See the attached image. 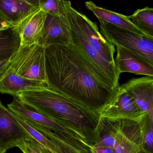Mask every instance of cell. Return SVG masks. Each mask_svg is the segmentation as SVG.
<instances>
[{
	"label": "cell",
	"mask_w": 153,
	"mask_h": 153,
	"mask_svg": "<svg viewBox=\"0 0 153 153\" xmlns=\"http://www.w3.org/2000/svg\"><path fill=\"white\" fill-rule=\"evenodd\" d=\"M45 63L49 86L100 115L116 91L92 73L71 44L46 48Z\"/></svg>",
	"instance_id": "1"
},
{
	"label": "cell",
	"mask_w": 153,
	"mask_h": 153,
	"mask_svg": "<svg viewBox=\"0 0 153 153\" xmlns=\"http://www.w3.org/2000/svg\"><path fill=\"white\" fill-rule=\"evenodd\" d=\"M76 134L88 144L96 143L101 116L47 86L20 93L16 97Z\"/></svg>",
	"instance_id": "2"
},
{
	"label": "cell",
	"mask_w": 153,
	"mask_h": 153,
	"mask_svg": "<svg viewBox=\"0 0 153 153\" xmlns=\"http://www.w3.org/2000/svg\"><path fill=\"white\" fill-rule=\"evenodd\" d=\"M65 14L68 21L72 37L71 45L85 65L106 86L116 89L121 74L116 66L104 60L89 44L78 25L71 10L72 3L63 0Z\"/></svg>",
	"instance_id": "3"
},
{
	"label": "cell",
	"mask_w": 153,
	"mask_h": 153,
	"mask_svg": "<svg viewBox=\"0 0 153 153\" xmlns=\"http://www.w3.org/2000/svg\"><path fill=\"white\" fill-rule=\"evenodd\" d=\"M99 21L100 33L107 41L115 46H119L135 53L153 65V37Z\"/></svg>",
	"instance_id": "4"
},
{
	"label": "cell",
	"mask_w": 153,
	"mask_h": 153,
	"mask_svg": "<svg viewBox=\"0 0 153 153\" xmlns=\"http://www.w3.org/2000/svg\"><path fill=\"white\" fill-rule=\"evenodd\" d=\"M45 48L39 44L25 47L20 46L11 58L10 69L24 78L48 84Z\"/></svg>",
	"instance_id": "5"
},
{
	"label": "cell",
	"mask_w": 153,
	"mask_h": 153,
	"mask_svg": "<svg viewBox=\"0 0 153 153\" xmlns=\"http://www.w3.org/2000/svg\"><path fill=\"white\" fill-rule=\"evenodd\" d=\"M145 113L137 106L122 85H119L114 97L103 109L100 116L108 119H128L138 121Z\"/></svg>",
	"instance_id": "6"
},
{
	"label": "cell",
	"mask_w": 153,
	"mask_h": 153,
	"mask_svg": "<svg viewBox=\"0 0 153 153\" xmlns=\"http://www.w3.org/2000/svg\"><path fill=\"white\" fill-rule=\"evenodd\" d=\"M71 10L89 44L104 60L116 66L114 61V54L116 52L115 45L103 36L95 22L72 6Z\"/></svg>",
	"instance_id": "7"
},
{
	"label": "cell",
	"mask_w": 153,
	"mask_h": 153,
	"mask_svg": "<svg viewBox=\"0 0 153 153\" xmlns=\"http://www.w3.org/2000/svg\"><path fill=\"white\" fill-rule=\"evenodd\" d=\"M117 144L114 153H146L143 148V134L138 121L117 119Z\"/></svg>",
	"instance_id": "8"
},
{
	"label": "cell",
	"mask_w": 153,
	"mask_h": 153,
	"mask_svg": "<svg viewBox=\"0 0 153 153\" xmlns=\"http://www.w3.org/2000/svg\"><path fill=\"white\" fill-rule=\"evenodd\" d=\"M29 137L0 101V148L6 151L17 147Z\"/></svg>",
	"instance_id": "9"
},
{
	"label": "cell",
	"mask_w": 153,
	"mask_h": 153,
	"mask_svg": "<svg viewBox=\"0 0 153 153\" xmlns=\"http://www.w3.org/2000/svg\"><path fill=\"white\" fill-rule=\"evenodd\" d=\"M71 43L70 28L65 13L60 17L47 14L38 44L46 48L50 46H67Z\"/></svg>",
	"instance_id": "10"
},
{
	"label": "cell",
	"mask_w": 153,
	"mask_h": 153,
	"mask_svg": "<svg viewBox=\"0 0 153 153\" xmlns=\"http://www.w3.org/2000/svg\"><path fill=\"white\" fill-rule=\"evenodd\" d=\"M7 108L27 122L40 126L53 132H64L78 136L66 127L22 102L17 97H14L13 101L8 104Z\"/></svg>",
	"instance_id": "11"
},
{
	"label": "cell",
	"mask_w": 153,
	"mask_h": 153,
	"mask_svg": "<svg viewBox=\"0 0 153 153\" xmlns=\"http://www.w3.org/2000/svg\"><path fill=\"white\" fill-rule=\"evenodd\" d=\"M122 86L137 106L153 119V76L132 78Z\"/></svg>",
	"instance_id": "12"
},
{
	"label": "cell",
	"mask_w": 153,
	"mask_h": 153,
	"mask_svg": "<svg viewBox=\"0 0 153 153\" xmlns=\"http://www.w3.org/2000/svg\"><path fill=\"white\" fill-rule=\"evenodd\" d=\"M47 13L39 8L28 16L17 26L20 47L38 44L42 37Z\"/></svg>",
	"instance_id": "13"
},
{
	"label": "cell",
	"mask_w": 153,
	"mask_h": 153,
	"mask_svg": "<svg viewBox=\"0 0 153 153\" xmlns=\"http://www.w3.org/2000/svg\"><path fill=\"white\" fill-rule=\"evenodd\" d=\"M117 53L115 63L120 74L129 73L137 75L153 76V65L135 53L116 46Z\"/></svg>",
	"instance_id": "14"
},
{
	"label": "cell",
	"mask_w": 153,
	"mask_h": 153,
	"mask_svg": "<svg viewBox=\"0 0 153 153\" xmlns=\"http://www.w3.org/2000/svg\"><path fill=\"white\" fill-rule=\"evenodd\" d=\"M47 85V84L44 82L24 78L9 67L0 79V93L16 97L20 93L43 88Z\"/></svg>",
	"instance_id": "15"
},
{
	"label": "cell",
	"mask_w": 153,
	"mask_h": 153,
	"mask_svg": "<svg viewBox=\"0 0 153 153\" xmlns=\"http://www.w3.org/2000/svg\"><path fill=\"white\" fill-rule=\"evenodd\" d=\"M39 8L25 0H0V11L12 27L18 26Z\"/></svg>",
	"instance_id": "16"
},
{
	"label": "cell",
	"mask_w": 153,
	"mask_h": 153,
	"mask_svg": "<svg viewBox=\"0 0 153 153\" xmlns=\"http://www.w3.org/2000/svg\"><path fill=\"white\" fill-rule=\"evenodd\" d=\"M85 4L86 8L92 12L99 20L103 21L139 35L150 37L135 26L128 19V16L99 7L92 1L85 2Z\"/></svg>",
	"instance_id": "17"
},
{
	"label": "cell",
	"mask_w": 153,
	"mask_h": 153,
	"mask_svg": "<svg viewBox=\"0 0 153 153\" xmlns=\"http://www.w3.org/2000/svg\"><path fill=\"white\" fill-rule=\"evenodd\" d=\"M20 46V40L17 26L0 31V60L10 59Z\"/></svg>",
	"instance_id": "18"
},
{
	"label": "cell",
	"mask_w": 153,
	"mask_h": 153,
	"mask_svg": "<svg viewBox=\"0 0 153 153\" xmlns=\"http://www.w3.org/2000/svg\"><path fill=\"white\" fill-rule=\"evenodd\" d=\"M117 125L116 120L101 117L95 146L115 148L117 144Z\"/></svg>",
	"instance_id": "19"
},
{
	"label": "cell",
	"mask_w": 153,
	"mask_h": 153,
	"mask_svg": "<svg viewBox=\"0 0 153 153\" xmlns=\"http://www.w3.org/2000/svg\"><path fill=\"white\" fill-rule=\"evenodd\" d=\"M128 19L149 36L153 37V9L146 7L138 9L132 15L128 16Z\"/></svg>",
	"instance_id": "20"
},
{
	"label": "cell",
	"mask_w": 153,
	"mask_h": 153,
	"mask_svg": "<svg viewBox=\"0 0 153 153\" xmlns=\"http://www.w3.org/2000/svg\"><path fill=\"white\" fill-rule=\"evenodd\" d=\"M12 113L22 127L35 141L53 153H63L60 148L55 143L43 134L40 131L16 114L12 112Z\"/></svg>",
	"instance_id": "21"
},
{
	"label": "cell",
	"mask_w": 153,
	"mask_h": 153,
	"mask_svg": "<svg viewBox=\"0 0 153 153\" xmlns=\"http://www.w3.org/2000/svg\"><path fill=\"white\" fill-rule=\"evenodd\" d=\"M138 122L143 134L144 151L146 153H153V119L146 112Z\"/></svg>",
	"instance_id": "22"
},
{
	"label": "cell",
	"mask_w": 153,
	"mask_h": 153,
	"mask_svg": "<svg viewBox=\"0 0 153 153\" xmlns=\"http://www.w3.org/2000/svg\"><path fill=\"white\" fill-rule=\"evenodd\" d=\"M39 6L47 14L57 17L64 14L63 0H39Z\"/></svg>",
	"instance_id": "23"
},
{
	"label": "cell",
	"mask_w": 153,
	"mask_h": 153,
	"mask_svg": "<svg viewBox=\"0 0 153 153\" xmlns=\"http://www.w3.org/2000/svg\"><path fill=\"white\" fill-rule=\"evenodd\" d=\"M29 123L32 125L34 127L39 130L43 134L49 138L51 141H53L56 144L62 151L63 153H79L76 150L71 147V146L66 144L60 137H59L56 133L50 131L46 128L42 127L40 126L32 123Z\"/></svg>",
	"instance_id": "24"
},
{
	"label": "cell",
	"mask_w": 153,
	"mask_h": 153,
	"mask_svg": "<svg viewBox=\"0 0 153 153\" xmlns=\"http://www.w3.org/2000/svg\"><path fill=\"white\" fill-rule=\"evenodd\" d=\"M17 147L23 153H53L42 146L31 136Z\"/></svg>",
	"instance_id": "25"
},
{
	"label": "cell",
	"mask_w": 153,
	"mask_h": 153,
	"mask_svg": "<svg viewBox=\"0 0 153 153\" xmlns=\"http://www.w3.org/2000/svg\"><path fill=\"white\" fill-rule=\"evenodd\" d=\"M93 153H114V148L107 146H95L89 145Z\"/></svg>",
	"instance_id": "26"
},
{
	"label": "cell",
	"mask_w": 153,
	"mask_h": 153,
	"mask_svg": "<svg viewBox=\"0 0 153 153\" xmlns=\"http://www.w3.org/2000/svg\"><path fill=\"white\" fill-rule=\"evenodd\" d=\"M10 59L0 60V79L4 76L10 67Z\"/></svg>",
	"instance_id": "27"
},
{
	"label": "cell",
	"mask_w": 153,
	"mask_h": 153,
	"mask_svg": "<svg viewBox=\"0 0 153 153\" xmlns=\"http://www.w3.org/2000/svg\"><path fill=\"white\" fill-rule=\"evenodd\" d=\"M10 27H12L11 25L0 11V31L6 29Z\"/></svg>",
	"instance_id": "28"
},
{
	"label": "cell",
	"mask_w": 153,
	"mask_h": 153,
	"mask_svg": "<svg viewBox=\"0 0 153 153\" xmlns=\"http://www.w3.org/2000/svg\"><path fill=\"white\" fill-rule=\"evenodd\" d=\"M25 1H27L28 2L31 3L33 4L37 3L38 1V0H25Z\"/></svg>",
	"instance_id": "29"
},
{
	"label": "cell",
	"mask_w": 153,
	"mask_h": 153,
	"mask_svg": "<svg viewBox=\"0 0 153 153\" xmlns=\"http://www.w3.org/2000/svg\"><path fill=\"white\" fill-rule=\"evenodd\" d=\"M6 151L2 150L0 148V153H6Z\"/></svg>",
	"instance_id": "30"
}]
</instances>
